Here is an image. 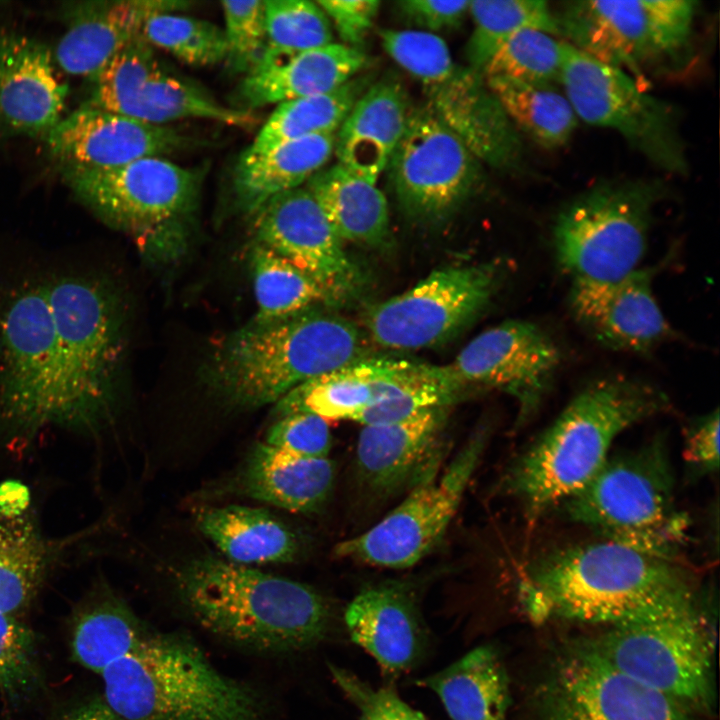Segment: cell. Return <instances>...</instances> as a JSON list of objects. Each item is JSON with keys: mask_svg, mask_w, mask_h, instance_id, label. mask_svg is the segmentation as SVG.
I'll use <instances>...</instances> for the list:
<instances>
[{"mask_svg": "<svg viewBox=\"0 0 720 720\" xmlns=\"http://www.w3.org/2000/svg\"><path fill=\"white\" fill-rule=\"evenodd\" d=\"M520 595L534 620L557 617L611 627L699 608L691 579L676 560L604 539L539 558L522 580Z\"/></svg>", "mask_w": 720, "mask_h": 720, "instance_id": "cell-1", "label": "cell"}, {"mask_svg": "<svg viewBox=\"0 0 720 720\" xmlns=\"http://www.w3.org/2000/svg\"><path fill=\"white\" fill-rule=\"evenodd\" d=\"M176 597L192 619L231 644L289 653L321 641L331 618L326 598L304 583L213 554L183 562L173 574Z\"/></svg>", "mask_w": 720, "mask_h": 720, "instance_id": "cell-2", "label": "cell"}, {"mask_svg": "<svg viewBox=\"0 0 720 720\" xmlns=\"http://www.w3.org/2000/svg\"><path fill=\"white\" fill-rule=\"evenodd\" d=\"M367 357L359 328L322 309L246 326L218 340L203 381L225 407L275 404L296 386Z\"/></svg>", "mask_w": 720, "mask_h": 720, "instance_id": "cell-3", "label": "cell"}, {"mask_svg": "<svg viewBox=\"0 0 720 720\" xmlns=\"http://www.w3.org/2000/svg\"><path fill=\"white\" fill-rule=\"evenodd\" d=\"M668 405L662 391L623 376L587 385L512 464L503 488L532 517L562 504L599 471L622 432Z\"/></svg>", "mask_w": 720, "mask_h": 720, "instance_id": "cell-4", "label": "cell"}, {"mask_svg": "<svg viewBox=\"0 0 720 720\" xmlns=\"http://www.w3.org/2000/svg\"><path fill=\"white\" fill-rule=\"evenodd\" d=\"M100 675L103 700L123 720H272L263 696L180 633L151 631Z\"/></svg>", "mask_w": 720, "mask_h": 720, "instance_id": "cell-5", "label": "cell"}, {"mask_svg": "<svg viewBox=\"0 0 720 720\" xmlns=\"http://www.w3.org/2000/svg\"><path fill=\"white\" fill-rule=\"evenodd\" d=\"M55 328L52 425L95 430L112 416L123 355V311L104 280L44 282Z\"/></svg>", "mask_w": 720, "mask_h": 720, "instance_id": "cell-6", "label": "cell"}, {"mask_svg": "<svg viewBox=\"0 0 720 720\" xmlns=\"http://www.w3.org/2000/svg\"><path fill=\"white\" fill-rule=\"evenodd\" d=\"M569 520L616 542L675 560L688 519L675 502L674 478L662 440L607 459L562 503Z\"/></svg>", "mask_w": 720, "mask_h": 720, "instance_id": "cell-7", "label": "cell"}, {"mask_svg": "<svg viewBox=\"0 0 720 720\" xmlns=\"http://www.w3.org/2000/svg\"><path fill=\"white\" fill-rule=\"evenodd\" d=\"M661 192L656 182L613 180L576 196L553 225L559 265L574 280L599 282L640 268Z\"/></svg>", "mask_w": 720, "mask_h": 720, "instance_id": "cell-8", "label": "cell"}, {"mask_svg": "<svg viewBox=\"0 0 720 720\" xmlns=\"http://www.w3.org/2000/svg\"><path fill=\"white\" fill-rule=\"evenodd\" d=\"M65 183L110 226L133 234L146 251L179 247L201 186L199 171L164 157H146L112 169L63 167Z\"/></svg>", "mask_w": 720, "mask_h": 720, "instance_id": "cell-9", "label": "cell"}, {"mask_svg": "<svg viewBox=\"0 0 720 720\" xmlns=\"http://www.w3.org/2000/svg\"><path fill=\"white\" fill-rule=\"evenodd\" d=\"M697 1L573 0L554 10L559 35L605 64L640 76L681 66L694 33Z\"/></svg>", "mask_w": 720, "mask_h": 720, "instance_id": "cell-10", "label": "cell"}, {"mask_svg": "<svg viewBox=\"0 0 720 720\" xmlns=\"http://www.w3.org/2000/svg\"><path fill=\"white\" fill-rule=\"evenodd\" d=\"M559 84L578 120L615 131L665 172H687L677 112L672 104L649 94L627 71L565 42Z\"/></svg>", "mask_w": 720, "mask_h": 720, "instance_id": "cell-11", "label": "cell"}, {"mask_svg": "<svg viewBox=\"0 0 720 720\" xmlns=\"http://www.w3.org/2000/svg\"><path fill=\"white\" fill-rule=\"evenodd\" d=\"M586 644L614 669L687 709L712 704L714 637L700 608L612 626Z\"/></svg>", "mask_w": 720, "mask_h": 720, "instance_id": "cell-12", "label": "cell"}, {"mask_svg": "<svg viewBox=\"0 0 720 720\" xmlns=\"http://www.w3.org/2000/svg\"><path fill=\"white\" fill-rule=\"evenodd\" d=\"M486 443V431L474 433L440 474L429 472L381 521L338 543L335 556L391 569L417 564L444 537Z\"/></svg>", "mask_w": 720, "mask_h": 720, "instance_id": "cell-13", "label": "cell"}, {"mask_svg": "<svg viewBox=\"0 0 720 720\" xmlns=\"http://www.w3.org/2000/svg\"><path fill=\"white\" fill-rule=\"evenodd\" d=\"M55 328L43 283L14 290L0 307V429L33 437L52 425Z\"/></svg>", "mask_w": 720, "mask_h": 720, "instance_id": "cell-14", "label": "cell"}, {"mask_svg": "<svg viewBox=\"0 0 720 720\" xmlns=\"http://www.w3.org/2000/svg\"><path fill=\"white\" fill-rule=\"evenodd\" d=\"M502 272L496 262L433 271L409 290L372 306L366 328L375 343L389 349L442 344L487 307Z\"/></svg>", "mask_w": 720, "mask_h": 720, "instance_id": "cell-15", "label": "cell"}, {"mask_svg": "<svg viewBox=\"0 0 720 720\" xmlns=\"http://www.w3.org/2000/svg\"><path fill=\"white\" fill-rule=\"evenodd\" d=\"M396 200L412 219L440 221L480 183V162L427 106L410 111L387 166Z\"/></svg>", "mask_w": 720, "mask_h": 720, "instance_id": "cell-16", "label": "cell"}, {"mask_svg": "<svg viewBox=\"0 0 720 720\" xmlns=\"http://www.w3.org/2000/svg\"><path fill=\"white\" fill-rule=\"evenodd\" d=\"M91 79L87 103L145 123L195 118L244 127L254 120L249 112L226 107L165 70L141 33Z\"/></svg>", "mask_w": 720, "mask_h": 720, "instance_id": "cell-17", "label": "cell"}, {"mask_svg": "<svg viewBox=\"0 0 720 720\" xmlns=\"http://www.w3.org/2000/svg\"><path fill=\"white\" fill-rule=\"evenodd\" d=\"M543 696L546 720H690L687 708L614 669L587 644L560 659Z\"/></svg>", "mask_w": 720, "mask_h": 720, "instance_id": "cell-18", "label": "cell"}, {"mask_svg": "<svg viewBox=\"0 0 720 720\" xmlns=\"http://www.w3.org/2000/svg\"><path fill=\"white\" fill-rule=\"evenodd\" d=\"M560 361L558 347L542 329L509 320L477 335L449 367L465 387L494 388L513 396L519 420H526L543 402Z\"/></svg>", "mask_w": 720, "mask_h": 720, "instance_id": "cell-19", "label": "cell"}, {"mask_svg": "<svg viewBox=\"0 0 720 720\" xmlns=\"http://www.w3.org/2000/svg\"><path fill=\"white\" fill-rule=\"evenodd\" d=\"M253 216L254 242L308 274L334 303L356 291L361 274L305 186L274 196Z\"/></svg>", "mask_w": 720, "mask_h": 720, "instance_id": "cell-20", "label": "cell"}, {"mask_svg": "<svg viewBox=\"0 0 720 720\" xmlns=\"http://www.w3.org/2000/svg\"><path fill=\"white\" fill-rule=\"evenodd\" d=\"M62 168L112 169L146 157H164L191 145L168 125L145 123L89 103L67 115L45 136Z\"/></svg>", "mask_w": 720, "mask_h": 720, "instance_id": "cell-21", "label": "cell"}, {"mask_svg": "<svg viewBox=\"0 0 720 720\" xmlns=\"http://www.w3.org/2000/svg\"><path fill=\"white\" fill-rule=\"evenodd\" d=\"M654 272L638 268L613 281L574 280L569 293L571 312L601 345L649 352L673 334L653 293Z\"/></svg>", "mask_w": 720, "mask_h": 720, "instance_id": "cell-22", "label": "cell"}, {"mask_svg": "<svg viewBox=\"0 0 720 720\" xmlns=\"http://www.w3.org/2000/svg\"><path fill=\"white\" fill-rule=\"evenodd\" d=\"M427 106L480 162L500 170H520L523 146L482 73L456 66L441 83L425 88Z\"/></svg>", "mask_w": 720, "mask_h": 720, "instance_id": "cell-23", "label": "cell"}, {"mask_svg": "<svg viewBox=\"0 0 720 720\" xmlns=\"http://www.w3.org/2000/svg\"><path fill=\"white\" fill-rule=\"evenodd\" d=\"M66 97L50 49L0 28V136H46L61 120Z\"/></svg>", "mask_w": 720, "mask_h": 720, "instance_id": "cell-24", "label": "cell"}, {"mask_svg": "<svg viewBox=\"0 0 720 720\" xmlns=\"http://www.w3.org/2000/svg\"><path fill=\"white\" fill-rule=\"evenodd\" d=\"M448 408L427 409L398 422L364 425L356 445L362 485L385 497L413 487L437 469Z\"/></svg>", "mask_w": 720, "mask_h": 720, "instance_id": "cell-25", "label": "cell"}, {"mask_svg": "<svg viewBox=\"0 0 720 720\" xmlns=\"http://www.w3.org/2000/svg\"><path fill=\"white\" fill-rule=\"evenodd\" d=\"M182 1L125 0L70 2L62 8L66 24L54 61L68 74L94 77L136 38L146 20L186 7Z\"/></svg>", "mask_w": 720, "mask_h": 720, "instance_id": "cell-26", "label": "cell"}, {"mask_svg": "<svg viewBox=\"0 0 720 720\" xmlns=\"http://www.w3.org/2000/svg\"><path fill=\"white\" fill-rule=\"evenodd\" d=\"M427 364L365 357L307 380L274 404L277 418L306 413L325 420L350 419L423 377Z\"/></svg>", "mask_w": 720, "mask_h": 720, "instance_id": "cell-27", "label": "cell"}, {"mask_svg": "<svg viewBox=\"0 0 720 720\" xmlns=\"http://www.w3.org/2000/svg\"><path fill=\"white\" fill-rule=\"evenodd\" d=\"M366 63L362 50L332 42L281 63L253 69L237 86L231 108L249 112L327 93L351 80Z\"/></svg>", "mask_w": 720, "mask_h": 720, "instance_id": "cell-28", "label": "cell"}, {"mask_svg": "<svg viewBox=\"0 0 720 720\" xmlns=\"http://www.w3.org/2000/svg\"><path fill=\"white\" fill-rule=\"evenodd\" d=\"M329 458H305L257 443L232 480L231 491L294 513H315L332 491Z\"/></svg>", "mask_w": 720, "mask_h": 720, "instance_id": "cell-29", "label": "cell"}, {"mask_svg": "<svg viewBox=\"0 0 720 720\" xmlns=\"http://www.w3.org/2000/svg\"><path fill=\"white\" fill-rule=\"evenodd\" d=\"M409 113L405 92L397 81L370 85L336 132L337 163L376 183L403 135Z\"/></svg>", "mask_w": 720, "mask_h": 720, "instance_id": "cell-30", "label": "cell"}, {"mask_svg": "<svg viewBox=\"0 0 720 720\" xmlns=\"http://www.w3.org/2000/svg\"><path fill=\"white\" fill-rule=\"evenodd\" d=\"M353 642L383 668L402 671L419 655L423 632L409 595L397 587L379 586L360 592L344 614Z\"/></svg>", "mask_w": 720, "mask_h": 720, "instance_id": "cell-31", "label": "cell"}, {"mask_svg": "<svg viewBox=\"0 0 720 720\" xmlns=\"http://www.w3.org/2000/svg\"><path fill=\"white\" fill-rule=\"evenodd\" d=\"M196 523L225 559L236 564L290 563L301 552L295 531L263 508L233 504L207 507L198 512Z\"/></svg>", "mask_w": 720, "mask_h": 720, "instance_id": "cell-32", "label": "cell"}, {"mask_svg": "<svg viewBox=\"0 0 720 720\" xmlns=\"http://www.w3.org/2000/svg\"><path fill=\"white\" fill-rule=\"evenodd\" d=\"M336 133L299 138L264 153H242L232 174L239 209L253 215L274 196L301 187L325 167L335 149Z\"/></svg>", "mask_w": 720, "mask_h": 720, "instance_id": "cell-33", "label": "cell"}, {"mask_svg": "<svg viewBox=\"0 0 720 720\" xmlns=\"http://www.w3.org/2000/svg\"><path fill=\"white\" fill-rule=\"evenodd\" d=\"M150 632L128 604L101 581L74 611L72 657L84 668L101 674L132 652Z\"/></svg>", "mask_w": 720, "mask_h": 720, "instance_id": "cell-34", "label": "cell"}, {"mask_svg": "<svg viewBox=\"0 0 720 720\" xmlns=\"http://www.w3.org/2000/svg\"><path fill=\"white\" fill-rule=\"evenodd\" d=\"M340 240L372 247L386 244L389 208L381 190L344 166L323 167L304 185Z\"/></svg>", "mask_w": 720, "mask_h": 720, "instance_id": "cell-35", "label": "cell"}, {"mask_svg": "<svg viewBox=\"0 0 720 720\" xmlns=\"http://www.w3.org/2000/svg\"><path fill=\"white\" fill-rule=\"evenodd\" d=\"M63 546L46 538L30 513L0 507L1 613L18 617L29 608Z\"/></svg>", "mask_w": 720, "mask_h": 720, "instance_id": "cell-36", "label": "cell"}, {"mask_svg": "<svg viewBox=\"0 0 720 720\" xmlns=\"http://www.w3.org/2000/svg\"><path fill=\"white\" fill-rule=\"evenodd\" d=\"M420 682L439 697L452 720H505L510 705L509 679L490 645L469 651Z\"/></svg>", "mask_w": 720, "mask_h": 720, "instance_id": "cell-37", "label": "cell"}, {"mask_svg": "<svg viewBox=\"0 0 720 720\" xmlns=\"http://www.w3.org/2000/svg\"><path fill=\"white\" fill-rule=\"evenodd\" d=\"M485 81L520 133L546 149L564 146L578 118L563 91L555 84L489 77Z\"/></svg>", "mask_w": 720, "mask_h": 720, "instance_id": "cell-38", "label": "cell"}, {"mask_svg": "<svg viewBox=\"0 0 720 720\" xmlns=\"http://www.w3.org/2000/svg\"><path fill=\"white\" fill-rule=\"evenodd\" d=\"M369 86L367 79L352 78L333 91L279 103L243 153L261 154L299 138L336 133Z\"/></svg>", "mask_w": 720, "mask_h": 720, "instance_id": "cell-39", "label": "cell"}, {"mask_svg": "<svg viewBox=\"0 0 720 720\" xmlns=\"http://www.w3.org/2000/svg\"><path fill=\"white\" fill-rule=\"evenodd\" d=\"M250 260L257 302L252 322H277L334 304L313 278L270 249L254 242Z\"/></svg>", "mask_w": 720, "mask_h": 720, "instance_id": "cell-40", "label": "cell"}, {"mask_svg": "<svg viewBox=\"0 0 720 720\" xmlns=\"http://www.w3.org/2000/svg\"><path fill=\"white\" fill-rule=\"evenodd\" d=\"M474 22L465 48L468 67L482 73L499 47L516 32L532 28L558 35L554 9L543 0L470 1Z\"/></svg>", "mask_w": 720, "mask_h": 720, "instance_id": "cell-41", "label": "cell"}, {"mask_svg": "<svg viewBox=\"0 0 720 720\" xmlns=\"http://www.w3.org/2000/svg\"><path fill=\"white\" fill-rule=\"evenodd\" d=\"M265 24V50L256 68L281 63L332 43L330 20L317 2L265 1Z\"/></svg>", "mask_w": 720, "mask_h": 720, "instance_id": "cell-42", "label": "cell"}, {"mask_svg": "<svg viewBox=\"0 0 720 720\" xmlns=\"http://www.w3.org/2000/svg\"><path fill=\"white\" fill-rule=\"evenodd\" d=\"M141 35L157 47L191 66H209L225 61L224 30L203 19L165 12L149 17Z\"/></svg>", "mask_w": 720, "mask_h": 720, "instance_id": "cell-43", "label": "cell"}, {"mask_svg": "<svg viewBox=\"0 0 720 720\" xmlns=\"http://www.w3.org/2000/svg\"><path fill=\"white\" fill-rule=\"evenodd\" d=\"M564 45V41L547 32L522 29L499 47L482 75L556 85L560 80Z\"/></svg>", "mask_w": 720, "mask_h": 720, "instance_id": "cell-44", "label": "cell"}, {"mask_svg": "<svg viewBox=\"0 0 720 720\" xmlns=\"http://www.w3.org/2000/svg\"><path fill=\"white\" fill-rule=\"evenodd\" d=\"M465 386L449 365L434 366L421 380L396 395L366 408L353 421L364 425L398 422L424 410L449 407L464 392Z\"/></svg>", "mask_w": 720, "mask_h": 720, "instance_id": "cell-45", "label": "cell"}, {"mask_svg": "<svg viewBox=\"0 0 720 720\" xmlns=\"http://www.w3.org/2000/svg\"><path fill=\"white\" fill-rule=\"evenodd\" d=\"M379 35L386 53L424 89L447 79L457 66L445 41L434 33L382 29Z\"/></svg>", "mask_w": 720, "mask_h": 720, "instance_id": "cell-46", "label": "cell"}, {"mask_svg": "<svg viewBox=\"0 0 720 720\" xmlns=\"http://www.w3.org/2000/svg\"><path fill=\"white\" fill-rule=\"evenodd\" d=\"M38 680L34 632L18 617L0 612V691L16 699Z\"/></svg>", "mask_w": 720, "mask_h": 720, "instance_id": "cell-47", "label": "cell"}, {"mask_svg": "<svg viewBox=\"0 0 720 720\" xmlns=\"http://www.w3.org/2000/svg\"><path fill=\"white\" fill-rule=\"evenodd\" d=\"M227 56L233 72L246 74L256 68L266 45L265 1H222Z\"/></svg>", "mask_w": 720, "mask_h": 720, "instance_id": "cell-48", "label": "cell"}, {"mask_svg": "<svg viewBox=\"0 0 720 720\" xmlns=\"http://www.w3.org/2000/svg\"><path fill=\"white\" fill-rule=\"evenodd\" d=\"M263 442L300 457L328 458L333 440L327 420L312 414L295 413L277 418Z\"/></svg>", "mask_w": 720, "mask_h": 720, "instance_id": "cell-49", "label": "cell"}, {"mask_svg": "<svg viewBox=\"0 0 720 720\" xmlns=\"http://www.w3.org/2000/svg\"><path fill=\"white\" fill-rule=\"evenodd\" d=\"M330 670L337 685L357 707L358 720H427L393 690L374 688L338 667H331Z\"/></svg>", "mask_w": 720, "mask_h": 720, "instance_id": "cell-50", "label": "cell"}, {"mask_svg": "<svg viewBox=\"0 0 720 720\" xmlns=\"http://www.w3.org/2000/svg\"><path fill=\"white\" fill-rule=\"evenodd\" d=\"M325 12L343 44L360 49L380 7L378 0H321Z\"/></svg>", "mask_w": 720, "mask_h": 720, "instance_id": "cell-51", "label": "cell"}, {"mask_svg": "<svg viewBox=\"0 0 720 720\" xmlns=\"http://www.w3.org/2000/svg\"><path fill=\"white\" fill-rule=\"evenodd\" d=\"M469 5V0H403L397 8L409 22L433 33L458 26L468 14Z\"/></svg>", "mask_w": 720, "mask_h": 720, "instance_id": "cell-52", "label": "cell"}, {"mask_svg": "<svg viewBox=\"0 0 720 720\" xmlns=\"http://www.w3.org/2000/svg\"><path fill=\"white\" fill-rule=\"evenodd\" d=\"M685 458L697 472H715L719 467V413L715 411L698 419L688 429Z\"/></svg>", "mask_w": 720, "mask_h": 720, "instance_id": "cell-53", "label": "cell"}, {"mask_svg": "<svg viewBox=\"0 0 720 720\" xmlns=\"http://www.w3.org/2000/svg\"><path fill=\"white\" fill-rule=\"evenodd\" d=\"M62 720H123L117 715L104 700H93L85 705H82L69 714H67Z\"/></svg>", "mask_w": 720, "mask_h": 720, "instance_id": "cell-54", "label": "cell"}]
</instances>
